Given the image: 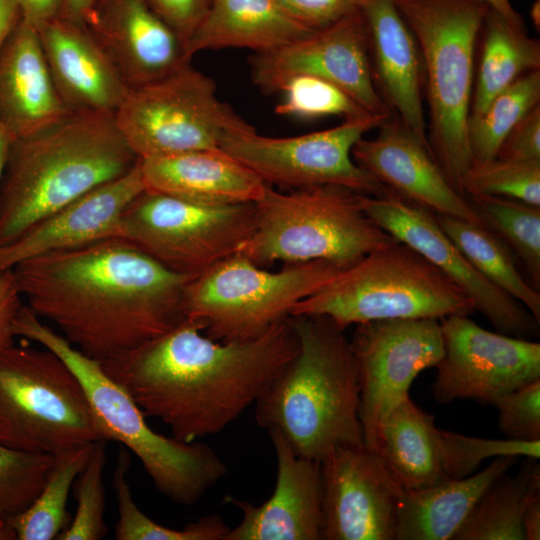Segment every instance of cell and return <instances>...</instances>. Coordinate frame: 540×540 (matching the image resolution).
Returning <instances> with one entry per match:
<instances>
[{
	"instance_id": "1",
	"label": "cell",
	"mask_w": 540,
	"mask_h": 540,
	"mask_svg": "<svg viewBox=\"0 0 540 540\" xmlns=\"http://www.w3.org/2000/svg\"><path fill=\"white\" fill-rule=\"evenodd\" d=\"M12 270L25 305L97 361L187 318L185 288L193 277L170 271L122 237L45 254Z\"/></svg>"
},
{
	"instance_id": "2",
	"label": "cell",
	"mask_w": 540,
	"mask_h": 540,
	"mask_svg": "<svg viewBox=\"0 0 540 540\" xmlns=\"http://www.w3.org/2000/svg\"><path fill=\"white\" fill-rule=\"evenodd\" d=\"M298 349L288 317L240 342L213 340L186 318L99 362L145 416L161 420L174 438L193 442L222 432L255 404Z\"/></svg>"
},
{
	"instance_id": "3",
	"label": "cell",
	"mask_w": 540,
	"mask_h": 540,
	"mask_svg": "<svg viewBox=\"0 0 540 540\" xmlns=\"http://www.w3.org/2000/svg\"><path fill=\"white\" fill-rule=\"evenodd\" d=\"M288 319L299 349L256 401L255 418L297 455L320 463L336 447L364 445L358 367L345 329L332 319Z\"/></svg>"
},
{
	"instance_id": "4",
	"label": "cell",
	"mask_w": 540,
	"mask_h": 540,
	"mask_svg": "<svg viewBox=\"0 0 540 540\" xmlns=\"http://www.w3.org/2000/svg\"><path fill=\"white\" fill-rule=\"evenodd\" d=\"M138 161L114 114L70 112L45 129L14 139L0 185V245L125 175Z\"/></svg>"
},
{
	"instance_id": "5",
	"label": "cell",
	"mask_w": 540,
	"mask_h": 540,
	"mask_svg": "<svg viewBox=\"0 0 540 540\" xmlns=\"http://www.w3.org/2000/svg\"><path fill=\"white\" fill-rule=\"evenodd\" d=\"M20 336L56 353L79 379L103 440L115 441L141 462L155 488L172 502H198L226 475L227 468L209 445L184 442L150 428L133 398L92 359L44 324L25 304L13 323Z\"/></svg>"
},
{
	"instance_id": "6",
	"label": "cell",
	"mask_w": 540,
	"mask_h": 540,
	"mask_svg": "<svg viewBox=\"0 0 540 540\" xmlns=\"http://www.w3.org/2000/svg\"><path fill=\"white\" fill-rule=\"evenodd\" d=\"M422 58L428 141L453 187L472 164L468 142L476 44L489 6L481 0H395ZM462 194V193H461Z\"/></svg>"
},
{
	"instance_id": "7",
	"label": "cell",
	"mask_w": 540,
	"mask_h": 540,
	"mask_svg": "<svg viewBox=\"0 0 540 540\" xmlns=\"http://www.w3.org/2000/svg\"><path fill=\"white\" fill-rule=\"evenodd\" d=\"M256 224L239 254L258 266L324 260L346 269L396 240L360 203V193L337 185L284 193L267 184L255 202Z\"/></svg>"
},
{
	"instance_id": "8",
	"label": "cell",
	"mask_w": 540,
	"mask_h": 540,
	"mask_svg": "<svg viewBox=\"0 0 540 540\" xmlns=\"http://www.w3.org/2000/svg\"><path fill=\"white\" fill-rule=\"evenodd\" d=\"M469 296L407 244L367 254L298 302L290 315H323L343 329L377 320L469 316Z\"/></svg>"
},
{
	"instance_id": "9",
	"label": "cell",
	"mask_w": 540,
	"mask_h": 540,
	"mask_svg": "<svg viewBox=\"0 0 540 540\" xmlns=\"http://www.w3.org/2000/svg\"><path fill=\"white\" fill-rule=\"evenodd\" d=\"M103 440L85 391L53 351L0 349V444L55 456Z\"/></svg>"
},
{
	"instance_id": "10",
	"label": "cell",
	"mask_w": 540,
	"mask_h": 540,
	"mask_svg": "<svg viewBox=\"0 0 540 540\" xmlns=\"http://www.w3.org/2000/svg\"><path fill=\"white\" fill-rule=\"evenodd\" d=\"M341 270L314 260L270 272L237 253L190 279L185 288L186 317L198 322L213 340H251L287 318L298 302Z\"/></svg>"
},
{
	"instance_id": "11",
	"label": "cell",
	"mask_w": 540,
	"mask_h": 540,
	"mask_svg": "<svg viewBox=\"0 0 540 540\" xmlns=\"http://www.w3.org/2000/svg\"><path fill=\"white\" fill-rule=\"evenodd\" d=\"M114 120L139 160L219 148L225 134L255 130L219 99L215 82L190 62L164 78L129 88Z\"/></svg>"
},
{
	"instance_id": "12",
	"label": "cell",
	"mask_w": 540,
	"mask_h": 540,
	"mask_svg": "<svg viewBox=\"0 0 540 540\" xmlns=\"http://www.w3.org/2000/svg\"><path fill=\"white\" fill-rule=\"evenodd\" d=\"M255 224V203L201 205L145 189L125 208L119 228L162 266L195 277L237 254Z\"/></svg>"
},
{
	"instance_id": "13",
	"label": "cell",
	"mask_w": 540,
	"mask_h": 540,
	"mask_svg": "<svg viewBox=\"0 0 540 540\" xmlns=\"http://www.w3.org/2000/svg\"><path fill=\"white\" fill-rule=\"evenodd\" d=\"M388 117L348 119L329 129L292 137H268L256 130L229 132L219 148L269 185L292 189L337 185L381 196L387 187L355 163L352 148Z\"/></svg>"
},
{
	"instance_id": "14",
	"label": "cell",
	"mask_w": 540,
	"mask_h": 540,
	"mask_svg": "<svg viewBox=\"0 0 540 540\" xmlns=\"http://www.w3.org/2000/svg\"><path fill=\"white\" fill-rule=\"evenodd\" d=\"M360 382L364 445L373 450L387 412L409 395L414 379L444 353L440 319H387L357 324L350 340Z\"/></svg>"
},
{
	"instance_id": "15",
	"label": "cell",
	"mask_w": 540,
	"mask_h": 540,
	"mask_svg": "<svg viewBox=\"0 0 540 540\" xmlns=\"http://www.w3.org/2000/svg\"><path fill=\"white\" fill-rule=\"evenodd\" d=\"M444 353L435 366V400H496L540 379V343L491 332L466 315L440 319Z\"/></svg>"
},
{
	"instance_id": "16",
	"label": "cell",
	"mask_w": 540,
	"mask_h": 540,
	"mask_svg": "<svg viewBox=\"0 0 540 540\" xmlns=\"http://www.w3.org/2000/svg\"><path fill=\"white\" fill-rule=\"evenodd\" d=\"M366 214L451 278L497 332L524 339L539 335V322L517 300L486 279L442 230L435 213L387 188L381 196L360 194Z\"/></svg>"
},
{
	"instance_id": "17",
	"label": "cell",
	"mask_w": 540,
	"mask_h": 540,
	"mask_svg": "<svg viewBox=\"0 0 540 540\" xmlns=\"http://www.w3.org/2000/svg\"><path fill=\"white\" fill-rule=\"evenodd\" d=\"M252 82L279 93L296 75H311L343 88L363 108L388 117L392 111L373 80L365 19L360 10L280 48L249 57Z\"/></svg>"
},
{
	"instance_id": "18",
	"label": "cell",
	"mask_w": 540,
	"mask_h": 540,
	"mask_svg": "<svg viewBox=\"0 0 540 540\" xmlns=\"http://www.w3.org/2000/svg\"><path fill=\"white\" fill-rule=\"evenodd\" d=\"M320 469L322 540H395L402 488L375 452L336 447Z\"/></svg>"
},
{
	"instance_id": "19",
	"label": "cell",
	"mask_w": 540,
	"mask_h": 540,
	"mask_svg": "<svg viewBox=\"0 0 540 540\" xmlns=\"http://www.w3.org/2000/svg\"><path fill=\"white\" fill-rule=\"evenodd\" d=\"M373 139L361 138L352 148L355 163L387 188L436 214L485 226L466 196L448 180L429 145L391 115Z\"/></svg>"
},
{
	"instance_id": "20",
	"label": "cell",
	"mask_w": 540,
	"mask_h": 540,
	"mask_svg": "<svg viewBox=\"0 0 540 540\" xmlns=\"http://www.w3.org/2000/svg\"><path fill=\"white\" fill-rule=\"evenodd\" d=\"M82 21L129 88L190 62L178 35L146 0H97Z\"/></svg>"
},
{
	"instance_id": "21",
	"label": "cell",
	"mask_w": 540,
	"mask_h": 540,
	"mask_svg": "<svg viewBox=\"0 0 540 540\" xmlns=\"http://www.w3.org/2000/svg\"><path fill=\"white\" fill-rule=\"evenodd\" d=\"M267 432L277 463L274 491L260 505L227 496L242 518L225 540H322L320 463L297 455L278 431Z\"/></svg>"
},
{
	"instance_id": "22",
	"label": "cell",
	"mask_w": 540,
	"mask_h": 540,
	"mask_svg": "<svg viewBox=\"0 0 540 540\" xmlns=\"http://www.w3.org/2000/svg\"><path fill=\"white\" fill-rule=\"evenodd\" d=\"M145 189L138 161L125 175L93 189L0 245V273L45 254L121 237V215Z\"/></svg>"
},
{
	"instance_id": "23",
	"label": "cell",
	"mask_w": 540,
	"mask_h": 540,
	"mask_svg": "<svg viewBox=\"0 0 540 540\" xmlns=\"http://www.w3.org/2000/svg\"><path fill=\"white\" fill-rule=\"evenodd\" d=\"M35 28L67 108L114 114L129 87L83 21L57 13Z\"/></svg>"
},
{
	"instance_id": "24",
	"label": "cell",
	"mask_w": 540,
	"mask_h": 540,
	"mask_svg": "<svg viewBox=\"0 0 540 540\" xmlns=\"http://www.w3.org/2000/svg\"><path fill=\"white\" fill-rule=\"evenodd\" d=\"M360 11L379 94L412 133L429 145L421 94L422 58L412 31L395 0H362Z\"/></svg>"
},
{
	"instance_id": "25",
	"label": "cell",
	"mask_w": 540,
	"mask_h": 540,
	"mask_svg": "<svg viewBox=\"0 0 540 540\" xmlns=\"http://www.w3.org/2000/svg\"><path fill=\"white\" fill-rule=\"evenodd\" d=\"M70 112L53 82L37 29L22 17L0 52V123L14 140Z\"/></svg>"
},
{
	"instance_id": "26",
	"label": "cell",
	"mask_w": 540,
	"mask_h": 540,
	"mask_svg": "<svg viewBox=\"0 0 540 540\" xmlns=\"http://www.w3.org/2000/svg\"><path fill=\"white\" fill-rule=\"evenodd\" d=\"M139 165L147 190L201 205L255 203L267 185L220 148L141 159Z\"/></svg>"
},
{
	"instance_id": "27",
	"label": "cell",
	"mask_w": 540,
	"mask_h": 540,
	"mask_svg": "<svg viewBox=\"0 0 540 540\" xmlns=\"http://www.w3.org/2000/svg\"><path fill=\"white\" fill-rule=\"evenodd\" d=\"M444 431L408 395L380 422L372 451L402 489L427 488L449 481Z\"/></svg>"
},
{
	"instance_id": "28",
	"label": "cell",
	"mask_w": 540,
	"mask_h": 540,
	"mask_svg": "<svg viewBox=\"0 0 540 540\" xmlns=\"http://www.w3.org/2000/svg\"><path fill=\"white\" fill-rule=\"evenodd\" d=\"M313 31L288 14L276 0H211L185 46V56L191 60L200 51L223 48H247L264 53Z\"/></svg>"
},
{
	"instance_id": "29",
	"label": "cell",
	"mask_w": 540,
	"mask_h": 540,
	"mask_svg": "<svg viewBox=\"0 0 540 540\" xmlns=\"http://www.w3.org/2000/svg\"><path fill=\"white\" fill-rule=\"evenodd\" d=\"M517 457H497L481 471L423 489H401L395 540H453L488 487Z\"/></svg>"
},
{
	"instance_id": "30",
	"label": "cell",
	"mask_w": 540,
	"mask_h": 540,
	"mask_svg": "<svg viewBox=\"0 0 540 540\" xmlns=\"http://www.w3.org/2000/svg\"><path fill=\"white\" fill-rule=\"evenodd\" d=\"M479 39L481 50L474 74L469 119L482 113L488 103L525 73L540 69V43L489 7Z\"/></svg>"
},
{
	"instance_id": "31",
	"label": "cell",
	"mask_w": 540,
	"mask_h": 540,
	"mask_svg": "<svg viewBox=\"0 0 540 540\" xmlns=\"http://www.w3.org/2000/svg\"><path fill=\"white\" fill-rule=\"evenodd\" d=\"M538 459L526 457L514 476L506 473L483 493L453 540H525L523 518L540 492Z\"/></svg>"
},
{
	"instance_id": "32",
	"label": "cell",
	"mask_w": 540,
	"mask_h": 540,
	"mask_svg": "<svg viewBox=\"0 0 540 540\" xmlns=\"http://www.w3.org/2000/svg\"><path fill=\"white\" fill-rule=\"evenodd\" d=\"M442 230L491 283L520 302L540 323V293L520 274L509 247L489 228L436 214Z\"/></svg>"
},
{
	"instance_id": "33",
	"label": "cell",
	"mask_w": 540,
	"mask_h": 540,
	"mask_svg": "<svg viewBox=\"0 0 540 540\" xmlns=\"http://www.w3.org/2000/svg\"><path fill=\"white\" fill-rule=\"evenodd\" d=\"M94 443L81 445L54 456L53 465L35 500L23 511L9 516L19 540H53L68 527L69 492L86 464Z\"/></svg>"
},
{
	"instance_id": "34",
	"label": "cell",
	"mask_w": 540,
	"mask_h": 540,
	"mask_svg": "<svg viewBox=\"0 0 540 540\" xmlns=\"http://www.w3.org/2000/svg\"><path fill=\"white\" fill-rule=\"evenodd\" d=\"M130 452L120 447L112 484L117 501V540H225L230 531L222 516L210 514L188 523L181 529L162 526L140 510L127 481Z\"/></svg>"
},
{
	"instance_id": "35",
	"label": "cell",
	"mask_w": 540,
	"mask_h": 540,
	"mask_svg": "<svg viewBox=\"0 0 540 540\" xmlns=\"http://www.w3.org/2000/svg\"><path fill=\"white\" fill-rule=\"evenodd\" d=\"M540 103V69L520 76L498 93L480 115L468 121L473 162L496 158L509 131Z\"/></svg>"
},
{
	"instance_id": "36",
	"label": "cell",
	"mask_w": 540,
	"mask_h": 540,
	"mask_svg": "<svg viewBox=\"0 0 540 540\" xmlns=\"http://www.w3.org/2000/svg\"><path fill=\"white\" fill-rule=\"evenodd\" d=\"M485 225L512 250L523 264L530 284L540 288V207L519 200L466 196Z\"/></svg>"
},
{
	"instance_id": "37",
	"label": "cell",
	"mask_w": 540,
	"mask_h": 540,
	"mask_svg": "<svg viewBox=\"0 0 540 540\" xmlns=\"http://www.w3.org/2000/svg\"><path fill=\"white\" fill-rule=\"evenodd\" d=\"M279 93L282 99L274 109L278 115L307 120L328 116H339L348 120L374 115L343 88L316 76L291 77L283 84Z\"/></svg>"
},
{
	"instance_id": "38",
	"label": "cell",
	"mask_w": 540,
	"mask_h": 540,
	"mask_svg": "<svg viewBox=\"0 0 540 540\" xmlns=\"http://www.w3.org/2000/svg\"><path fill=\"white\" fill-rule=\"evenodd\" d=\"M460 189L464 196H500L540 207V160L472 162Z\"/></svg>"
},
{
	"instance_id": "39",
	"label": "cell",
	"mask_w": 540,
	"mask_h": 540,
	"mask_svg": "<svg viewBox=\"0 0 540 540\" xmlns=\"http://www.w3.org/2000/svg\"><path fill=\"white\" fill-rule=\"evenodd\" d=\"M106 441L94 443L92 452L74 484L76 513L57 540H99L106 536L104 468Z\"/></svg>"
},
{
	"instance_id": "40",
	"label": "cell",
	"mask_w": 540,
	"mask_h": 540,
	"mask_svg": "<svg viewBox=\"0 0 540 540\" xmlns=\"http://www.w3.org/2000/svg\"><path fill=\"white\" fill-rule=\"evenodd\" d=\"M54 456L16 451L0 444V501L9 515L25 510L41 491Z\"/></svg>"
},
{
	"instance_id": "41",
	"label": "cell",
	"mask_w": 540,
	"mask_h": 540,
	"mask_svg": "<svg viewBox=\"0 0 540 540\" xmlns=\"http://www.w3.org/2000/svg\"><path fill=\"white\" fill-rule=\"evenodd\" d=\"M498 409V426L512 440L540 441V379L530 382L493 404Z\"/></svg>"
},
{
	"instance_id": "42",
	"label": "cell",
	"mask_w": 540,
	"mask_h": 540,
	"mask_svg": "<svg viewBox=\"0 0 540 540\" xmlns=\"http://www.w3.org/2000/svg\"><path fill=\"white\" fill-rule=\"evenodd\" d=\"M294 19L311 30L329 26L360 10L362 0H276Z\"/></svg>"
},
{
	"instance_id": "43",
	"label": "cell",
	"mask_w": 540,
	"mask_h": 540,
	"mask_svg": "<svg viewBox=\"0 0 540 540\" xmlns=\"http://www.w3.org/2000/svg\"><path fill=\"white\" fill-rule=\"evenodd\" d=\"M496 158L509 161L540 160V105L530 110L509 131Z\"/></svg>"
},
{
	"instance_id": "44",
	"label": "cell",
	"mask_w": 540,
	"mask_h": 540,
	"mask_svg": "<svg viewBox=\"0 0 540 540\" xmlns=\"http://www.w3.org/2000/svg\"><path fill=\"white\" fill-rule=\"evenodd\" d=\"M174 30L184 49L207 12L211 0H146ZM185 51V50H184Z\"/></svg>"
},
{
	"instance_id": "45",
	"label": "cell",
	"mask_w": 540,
	"mask_h": 540,
	"mask_svg": "<svg viewBox=\"0 0 540 540\" xmlns=\"http://www.w3.org/2000/svg\"><path fill=\"white\" fill-rule=\"evenodd\" d=\"M22 301L13 270L0 273V349L14 343L13 323L24 305Z\"/></svg>"
},
{
	"instance_id": "46",
	"label": "cell",
	"mask_w": 540,
	"mask_h": 540,
	"mask_svg": "<svg viewBox=\"0 0 540 540\" xmlns=\"http://www.w3.org/2000/svg\"><path fill=\"white\" fill-rule=\"evenodd\" d=\"M22 17L21 0H0V52Z\"/></svg>"
},
{
	"instance_id": "47",
	"label": "cell",
	"mask_w": 540,
	"mask_h": 540,
	"mask_svg": "<svg viewBox=\"0 0 540 540\" xmlns=\"http://www.w3.org/2000/svg\"><path fill=\"white\" fill-rule=\"evenodd\" d=\"M21 4L23 18L35 27L59 11L58 0H21Z\"/></svg>"
},
{
	"instance_id": "48",
	"label": "cell",
	"mask_w": 540,
	"mask_h": 540,
	"mask_svg": "<svg viewBox=\"0 0 540 540\" xmlns=\"http://www.w3.org/2000/svg\"><path fill=\"white\" fill-rule=\"evenodd\" d=\"M525 540L540 539V492L529 501L523 518Z\"/></svg>"
},
{
	"instance_id": "49",
	"label": "cell",
	"mask_w": 540,
	"mask_h": 540,
	"mask_svg": "<svg viewBox=\"0 0 540 540\" xmlns=\"http://www.w3.org/2000/svg\"><path fill=\"white\" fill-rule=\"evenodd\" d=\"M97 0H58V14L82 21Z\"/></svg>"
},
{
	"instance_id": "50",
	"label": "cell",
	"mask_w": 540,
	"mask_h": 540,
	"mask_svg": "<svg viewBox=\"0 0 540 540\" xmlns=\"http://www.w3.org/2000/svg\"><path fill=\"white\" fill-rule=\"evenodd\" d=\"M519 27H525L522 16L513 8L510 0H481Z\"/></svg>"
},
{
	"instance_id": "51",
	"label": "cell",
	"mask_w": 540,
	"mask_h": 540,
	"mask_svg": "<svg viewBox=\"0 0 540 540\" xmlns=\"http://www.w3.org/2000/svg\"><path fill=\"white\" fill-rule=\"evenodd\" d=\"M13 139L0 123V185L8 156V151Z\"/></svg>"
},
{
	"instance_id": "52",
	"label": "cell",
	"mask_w": 540,
	"mask_h": 540,
	"mask_svg": "<svg viewBox=\"0 0 540 540\" xmlns=\"http://www.w3.org/2000/svg\"><path fill=\"white\" fill-rule=\"evenodd\" d=\"M11 539H17V537L10 523L9 516L0 517V540Z\"/></svg>"
},
{
	"instance_id": "53",
	"label": "cell",
	"mask_w": 540,
	"mask_h": 540,
	"mask_svg": "<svg viewBox=\"0 0 540 540\" xmlns=\"http://www.w3.org/2000/svg\"><path fill=\"white\" fill-rule=\"evenodd\" d=\"M530 17L532 19V22L535 28L539 30V27H540V1L539 0H535L533 2L530 9Z\"/></svg>"
},
{
	"instance_id": "54",
	"label": "cell",
	"mask_w": 540,
	"mask_h": 540,
	"mask_svg": "<svg viewBox=\"0 0 540 540\" xmlns=\"http://www.w3.org/2000/svg\"><path fill=\"white\" fill-rule=\"evenodd\" d=\"M4 516H11V515H9V513L7 512L5 506L0 501V517H4Z\"/></svg>"
}]
</instances>
